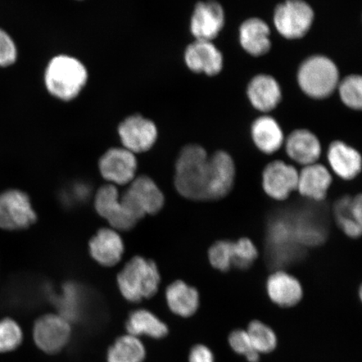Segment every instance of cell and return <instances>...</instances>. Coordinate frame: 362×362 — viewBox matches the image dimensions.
Masks as SVG:
<instances>
[{
  "mask_svg": "<svg viewBox=\"0 0 362 362\" xmlns=\"http://www.w3.org/2000/svg\"><path fill=\"white\" fill-rule=\"evenodd\" d=\"M88 71L79 59L66 54L53 57L45 66L44 84L48 93L59 101L71 102L83 92Z\"/></svg>",
  "mask_w": 362,
  "mask_h": 362,
  "instance_id": "cell-1",
  "label": "cell"
},
{
  "mask_svg": "<svg viewBox=\"0 0 362 362\" xmlns=\"http://www.w3.org/2000/svg\"><path fill=\"white\" fill-rule=\"evenodd\" d=\"M205 148L188 144L180 153L175 164V185L181 196L192 201L208 200L209 166Z\"/></svg>",
  "mask_w": 362,
  "mask_h": 362,
  "instance_id": "cell-2",
  "label": "cell"
},
{
  "mask_svg": "<svg viewBox=\"0 0 362 362\" xmlns=\"http://www.w3.org/2000/svg\"><path fill=\"white\" fill-rule=\"evenodd\" d=\"M117 285L127 300L140 302L155 296L160 283V274L155 262L136 256L117 274Z\"/></svg>",
  "mask_w": 362,
  "mask_h": 362,
  "instance_id": "cell-3",
  "label": "cell"
},
{
  "mask_svg": "<svg viewBox=\"0 0 362 362\" xmlns=\"http://www.w3.org/2000/svg\"><path fill=\"white\" fill-rule=\"evenodd\" d=\"M338 66L332 59L314 55L305 59L298 67V87L313 99L327 98L337 90L339 81Z\"/></svg>",
  "mask_w": 362,
  "mask_h": 362,
  "instance_id": "cell-4",
  "label": "cell"
},
{
  "mask_svg": "<svg viewBox=\"0 0 362 362\" xmlns=\"http://www.w3.org/2000/svg\"><path fill=\"white\" fill-rule=\"evenodd\" d=\"M120 201L127 211L138 221L146 215H155L165 204V197L160 188L147 175L135 177L129 187L120 194Z\"/></svg>",
  "mask_w": 362,
  "mask_h": 362,
  "instance_id": "cell-5",
  "label": "cell"
},
{
  "mask_svg": "<svg viewBox=\"0 0 362 362\" xmlns=\"http://www.w3.org/2000/svg\"><path fill=\"white\" fill-rule=\"evenodd\" d=\"M274 25L280 35L287 40L304 37L315 21V12L305 0H284L276 6Z\"/></svg>",
  "mask_w": 362,
  "mask_h": 362,
  "instance_id": "cell-6",
  "label": "cell"
},
{
  "mask_svg": "<svg viewBox=\"0 0 362 362\" xmlns=\"http://www.w3.org/2000/svg\"><path fill=\"white\" fill-rule=\"evenodd\" d=\"M37 215L25 192L17 189L0 193V229L21 230L33 226Z\"/></svg>",
  "mask_w": 362,
  "mask_h": 362,
  "instance_id": "cell-7",
  "label": "cell"
},
{
  "mask_svg": "<svg viewBox=\"0 0 362 362\" xmlns=\"http://www.w3.org/2000/svg\"><path fill=\"white\" fill-rule=\"evenodd\" d=\"M117 134L123 147L134 155L149 151L158 139L156 124L141 115L127 117L119 125Z\"/></svg>",
  "mask_w": 362,
  "mask_h": 362,
  "instance_id": "cell-8",
  "label": "cell"
},
{
  "mask_svg": "<svg viewBox=\"0 0 362 362\" xmlns=\"http://www.w3.org/2000/svg\"><path fill=\"white\" fill-rule=\"evenodd\" d=\"M71 328L64 317L45 315L35 321L33 329L34 341L40 350L47 354H56L69 342Z\"/></svg>",
  "mask_w": 362,
  "mask_h": 362,
  "instance_id": "cell-9",
  "label": "cell"
},
{
  "mask_svg": "<svg viewBox=\"0 0 362 362\" xmlns=\"http://www.w3.org/2000/svg\"><path fill=\"white\" fill-rule=\"evenodd\" d=\"M225 22L223 6L216 0H205L194 6L189 30L194 40L214 42L224 28Z\"/></svg>",
  "mask_w": 362,
  "mask_h": 362,
  "instance_id": "cell-10",
  "label": "cell"
},
{
  "mask_svg": "<svg viewBox=\"0 0 362 362\" xmlns=\"http://www.w3.org/2000/svg\"><path fill=\"white\" fill-rule=\"evenodd\" d=\"M94 206L98 215L110 223L112 229L129 230L138 223L120 201V194L115 185L107 184L98 189Z\"/></svg>",
  "mask_w": 362,
  "mask_h": 362,
  "instance_id": "cell-11",
  "label": "cell"
},
{
  "mask_svg": "<svg viewBox=\"0 0 362 362\" xmlns=\"http://www.w3.org/2000/svg\"><path fill=\"white\" fill-rule=\"evenodd\" d=\"M104 179L112 185H129L135 178L138 163L134 153L124 147L108 149L98 162Z\"/></svg>",
  "mask_w": 362,
  "mask_h": 362,
  "instance_id": "cell-12",
  "label": "cell"
},
{
  "mask_svg": "<svg viewBox=\"0 0 362 362\" xmlns=\"http://www.w3.org/2000/svg\"><path fill=\"white\" fill-rule=\"evenodd\" d=\"M184 61L188 69L197 74L215 76L224 66L223 53L214 42L194 40L184 52Z\"/></svg>",
  "mask_w": 362,
  "mask_h": 362,
  "instance_id": "cell-13",
  "label": "cell"
},
{
  "mask_svg": "<svg viewBox=\"0 0 362 362\" xmlns=\"http://www.w3.org/2000/svg\"><path fill=\"white\" fill-rule=\"evenodd\" d=\"M298 172L281 160L269 163L262 173V187L268 196L284 201L297 189Z\"/></svg>",
  "mask_w": 362,
  "mask_h": 362,
  "instance_id": "cell-14",
  "label": "cell"
},
{
  "mask_svg": "<svg viewBox=\"0 0 362 362\" xmlns=\"http://www.w3.org/2000/svg\"><path fill=\"white\" fill-rule=\"evenodd\" d=\"M208 200H218L232 189L236 175L234 161L228 153L219 151L208 158Z\"/></svg>",
  "mask_w": 362,
  "mask_h": 362,
  "instance_id": "cell-15",
  "label": "cell"
},
{
  "mask_svg": "<svg viewBox=\"0 0 362 362\" xmlns=\"http://www.w3.org/2000/svg\"><path fill=\"white\" fill-rule=\"evenodd\" d=\"M247 96L252 106L257 111L268 113L281 103V86L273 76L260 74L253 76L247 88Z\"/></svg>",
  "mask_w": 362,
  "mask_h": 362,
  "instance_id": "cell-16",
  "label": "cell"
},
{
  "mask_svg": "<svg viewBox=\"0 0 362 362\" xmlns=\"http://www.w3.org/2000/svg\"><path fill=\"white\" fill-rule=\"evenodd\" d=\"M93 259L104 267L119 264L124 252V244L117 230L102 228L89 241Z\"/></svg>",
  "mask_w": 362,
  "mask_h": 362,
  "instance_id": "cell-17",
  "label": "cell"
},
{
  "mask_svg": "<svg viewBox=\"0 0 362 362\" xmlns=\"http://www.w3.org/2000/svg\"><path fill=\"white\" fill-rule=\"evenodd\" d=\"M238 36L242 48L250 56L259 57L270 51V27L260 18L252 17L243 21L239 27Z\"/></svg>",
  "mask_w": 362,
  "mask_h": 362,
  "instance_id": "cell-18",
  "label": "cell"
},
{
  "mask_svg": "<svg viewBox=\"0 0 362 362\" xmlns=\"http://www.w3.org/2000/svg\"><path fill=\"white\" fill-rule=\"evenodd\" d=\"M287 155L303 165L315 164L321 155V144L311 131L300 129L293 131L284 140Z\"/></svg>",
  "mask_w": 362,
  "mask_h": 362,
  "instance_id": "cell-19",
  "label": "cell"
},
{
  "mask_svg": "<svg viewBox=\"0 0 362 362\" xmlns=\"http://www.w3.org/2000/svg\"><path fill=\"white\" fill-rule=\"evenodd\" d=\"M267 291L274 304L283 307L296 306L303 298V288L300 281L293 276L277 271L267 281Z\"/></svg>",
  "mask_w": 362,
  "mask_h": 362,
  "instance_id": "cell-20",
  "label": "cell"
},
{
  "mask_svg": "<svg viewBox=\"0 0 362 362\" xmlns=\"http://www.w3.org/2000/svg\"><path fill=\"white\" fill-rule=\"evenodd\" d=\"M332 183V175L322 165L312 164L305 166L298 174L297 189L303 197L321 202L327 196Z\"/></svg>",
  "mask_w": 362,
  "mask_h": 362,
  "instance_id": "cell-21",
  "label": "cell"
},
{
  "mask_svg": "<svg viewBox=\"0 0 362 362\" xmlns=\"http://www.w3.org/2000/svg\"><path fill=\"white\" fill-rule=\"evenodd\" d=\"M251 136L256 147L266 155L277 152L285 140L281 126L269 115L260 116L252 122Z\"/></svg>",
  "mask_w": 362,
  "mask_h": 362,
  "instance_id": "cell-22",
  "label": "cell"
},
{
  "mask_svg": "<svg viewBox=\"0 0 362 362\" xmlns=\"http://www.w3.org/2000/svg\"><path fill=\"white\" fill-rule=\"evenodd\" d=\"M330 167L339 177L350 180L356 177L361 170V157L356 148L342 141H334L328 149Z\"/></svg>",
  "mask_w": 362,
  "mask_h": 362,
  "instance_id": "cell-23",
  "label": "cell"
},
{
  "mask_svg": "<svg viewBox=\"0 0 362 362\" xmlns=\"http://www.w3.org/2000/svg\"><path fill=\"white\" fill-rule=\"evenodd\" d=\"M166 300L170 310L176 315L188 318L197 313L200 296L197 288L177 280L166 288Z\"/></svg>",
  "mask_w": 362,
  "mask_h": 362,
  "instance_id": "cell-24",
  "label": "cell"
},
{
  "mask_svg": "<svg viewBox=\"0 0 362 362\" xmlns=\"http://www.w3.org/2000/svg\"><path fill=\"white\" fill-rule=\"evenodd\" d=\"M334 216L339 228L348 237H361L362 228L361 194L354 198L344 197L334 207Z\"/></svg>",
  "mask_w": 362,
  "mask_h": 362,
  "instance_id": "cell-25",
  "label": "cell"
},
{
  "mask_svg": "<svg viewBox=\"0 0 362 362\" xmlns=\"http://www.w3.org/2000/svg\"><path fill=\"white\" fill-rule=\"evenodd\" d=\"M127 332L131 336H147L155 339L164 338L169 328L156 315L146 310H138L129 315L126 323Z\"/></svg>",
  "mask_w": 362,
  "mask_h": 362,
  "instance_id": "cell-26",
  "label": "cell"
},
{
  "mask_svg": "<svg viewBox=\"0 0 362 362\" xmlns=\"http://www.w3.org/2000/svg\"><path fill=\"white\" fill-rule=\"evenodd\" d=\"M146 347L139 337L128 334L116 339L107 352V362H144Z\"/></svg>",
  "mask_w": 362,
  "mask_h": 362,
  "instance_id": "cell-27",
  "label": "cell"
},
{
  "mask_svg": "<svg viewBox=\"0 0 362 362\" xmlns=\"http://www.w3.org/2000/svg\"><path fill=\"white\" fill-rule=\"evenodd\" d=\"M246 330L253 348L260 355L269 354L277 348V334L268 325L259 320H252Z\"/></svg>",
  "mask_w": 362,
  "mask_h": 362,
  "instance_id": "cell-28",
  "label": "cell"
},
{
  "mask_svg": "<svg viewBox=\"0 0 362 362\" xmlns=\"http://www.w3.org/2000/svg\"><path fill=\"white\" fill-rule=\"evenodd\" d=\"M338 93L341 102L353 110L362 107V78L360 75L352 74L339 80Z\"/></svg>",
  "mask_w": 362,
  "mask_h": 362,
  "instance_id": "cell-29",
  "label": "cell"
},
{
  "mask_svg": "<svg viewBox=\"0 0 362 362\" xmlns=\"http://www.w3.org/2000/svg\"><path fill=\"white\" fill-rule=\"evenodd\" d=\"M22 341V329L16 321L11 318L0 320V353L16 350Z\"/></svg>",
  "mask_w": 362,
  "mask_h": 362,
  "instance_id": "cell-30",
  "label": "cell"
},
{
  "mask_svg": "<svg viewBox=\"0 0 362 362\" xmlns=\"http://www.w3.org/2000/svg\"><path fill=\"white\" fill-rule=\"evenodd\" d=\"M233 255V242L229 240L216 242L208 251L211 266L221 272L232 268Z\"/></svg>",
  "mask_w": 362,
  "mask_h": 362,
  "instance_id": "cell-31",
  "label": "cell"
},
{
  "mask_svg": "<svg viewBox=\"0 0 362 362\" xmlns=\"http://www.w3.org/2000/svg\"><path fill=\"white\" fill-rule=\"evenodd\" d=\"M233 260L232 266L239 269L250 268L259 257V252L255 244L248 238H241L233 242Z\"/></svg>",
  "mask_w": 362,
  "mask_h": 362,
  "instance_id": "cell-32",
  "label": "cell"
},
{
  "mask_svg": "<svg viewBox=\"0 0 362 362\" xmlns=\"http://www.w3.org/2000/svg\"><path fill=\"white\" fill-rule=\"evenodd\" d=\"M230 348L237 354L245 357L248 362H259L260 354L253 348L246 329H235L228 337Z\"/></svg>",
  "mask_w": 362,
  "mask_h": 362,
  "instance_id": "cell-33",
  "label": "cell"
},
{
  "mask_svg": "<svg viewBox=\"0 0 362 362\" xmlns=\"http://www.w3.org/2000/svg\"><path fill=\"white\" fill-rule=\"evenodd\" d=\"M18 48L12 36L0 28V67L7 68L17 62Z\"/></svg>",
  "mask_w": 362,
  "mask_h": 362,
  "instance_id": "cell-34",
  "label": "cell"
},
{
  "mask_svg": "<svg viewBox=\"0 0 362 362\" xmlns=\"http://www.w3.org/2000/svg\"><path fill=\"white\" fill-rule=\"evenodd\" d=\"M189 362H215V356L209 347L199 344L189 352Z\"/></svg>",
  "mask_w": 362,
  "mask_h": 362,
  "instance_id": "cell-35",
  "label": "cell"
},
{
  "mask_svg": "<svg viewBox=\"0 0 362 362\" xmlns=\"http://www.w3.org/2000/svg\"><path fill=\"white\" fill-rule=\"evenodd\" d=\"M76 1H83V0H76Z\"/></svg>",
  "mask_w": 362,
  "mask_h": 362,
  "instance_id": "cell-36",
  "label": "cell"
}]
</instances>
